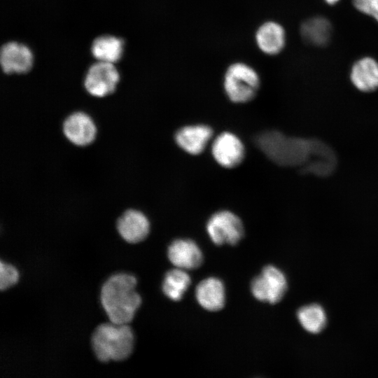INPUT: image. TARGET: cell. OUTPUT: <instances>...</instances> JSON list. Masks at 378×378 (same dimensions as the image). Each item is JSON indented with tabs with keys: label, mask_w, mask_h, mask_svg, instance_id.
Masks as SVG:
<instances>
[{
	"label": "cell",
	"mask_w": 378,
	"mask_h": 378,
	"mask_svg": "<svg viewBox=\"0 0 378 378\" xmlns=\"http://www.w3.org/2000/svg\"><path fill=\"white\" fill-rule=\"evenodd\" d=\"M350 78L353 85L365 92L378 88V62L370 57L356 61L351 69Z\"/></svg>",
	"instance_id": "17"
},
{
	"label": "cell",
	"mask_w": 378,
	"mask_h": 378,
	"mask_svg": "<svg viewBox=\"0 0 378 378\" xmlns=\"http://www.w3.org/2000/svg\"><path fill=\"white\" fill-rule=\"evenodd\" d=\"M62 132L65 137L73 144L85 146L95 139L96 125L87 113L74 112L68 115L63 122Z\"/></svg>",
	"instance_id": "9"
},
{
	"label": "cell",
	"mask_w": 378,
	"mask_h": 378,
	"mask_svg": "<svg viewBox=\"0 0 378 378\" xmlns=\"http://www.w3.org/2000/svg\"><path fill=\"white\" fill-rule=\"evenodd\" d=\"M123 50V41L115 36H102L92 45V53L100 62L113 63L119 60Z\"/></svg>",
	"instance_id": "19"
},
{
	"label": "cell",
	"mask_w": 378,
	"mask_h": 378,
	"mask_svg": "<svg viewBox=\"0 0 378 378\" xmlns=\"http://www.w3.org/2000/svg\"><path fill=\"white\" fill-rule=\"evenodd\" d=\"M167 255L174 265L183 270L195 269L203 260L200 248L190 239H178L172 241L168 248Z\"/></svg>",
	"instance_id": "15"
},
{
	"label": "cell",
	"mask_w": 378,
	"mask_h": 378,
	"mask_svg": "<svg viewBox=\"0 0 378 378\" xmlns=\"http://www.w3.org/2000/svg\"><path fill=\"white\" fill-rule=\"evenodd\" d=\"M298 318L304 329L311 333H318L326 326V315L323 307L312 304L301 307L297 313Z\"/></svg>",
	"instance_id": "21"
},
{
	"label": "cell",
	"mask_w": 378,
	"mask_h": 378,
	"mask_svg": "<svg viewBox=\"0 0 378 378\" xmlns=\"http://www.w3.org/2000/svg\"><path fill=\"white\" fill-rule=\"evenodd\" d=\"M206 231L211 241L217 245H235L244 232L241 219L227 210L214 214L208 220Z\"/></svg>",
	"instance_id": "5"
},
{
	"label": "cell",
	"mask_w": 378,
	"mask_h": 378,
	"mask_svg": "<svg viewBox=\"0 0 378 378\" xmlns=\"http://www.w3.org/2000/svg\"><path fill=\"white\" fill-rule=\"evenodd\" d=\"M0 62L6 74L28 72L33 64V55L30 49L17 42H9L1 47Z\"/></svg>",
	"instance_id": "14"
},
{
	"label": "cell",
	"mask_w": 378,
	"mask_h": 378,
	"mask_svg": "<svg viewBox=\"0 0 378 378\" xmlns=\"http://www.w3.org/2000/svg\"><path fill=\"white\" fill-rule=\"evenodd\" d=\"M332 25L328 20L316 16L305 20L301 25L300 34L304 42L314 46H324L332 36Z\"/></svg>",
	"instance_id": "18"
},
{
	"label": "cell",
	"mask_w": 378,
	"mask_h": 378,
	"mask_svg": "<svg viewBox=\"0 0 378 378\" xmlns=\"http://www.w3.org/2000/svg\"><path fill=\"white\" fill-rule=\"evenodd\" d=\"M19 279L17 269L10 264L1 261L0 263V288L6 290L15 285Z\"/></svg>",
	"instance_id": "22"
},
{
	"label": "cell",
	"mask_w": 378,
	"mask_h": 378,
	"mask_svg": "<svg viewBox=\"0 0 378 378\" xmlns=\"http://www.w3.org/2000/svg\"><path fill=\"white\" fill-rule=\"evenodd\" d=\"M326 2L330 5H333L336 4L339 0H325Z\"/></svg>",
	"instance_id": "24"
},
{
	"label": "cell",
	"mask_w": 378,
	"mask_h": 378,
	"mask_svg": "<svg viewBox=\"0 0 378 378\" xmlns=\"http://www.w3.org/2000/svg\"><path fill=\"white\" fill-rule=\"evenodd\" d=\"M211 153L217 163L225 168H234L244 159L243 143L234 134L224 132L214 140Z\"/></svg>",
	"instance_id": "8"
},
{
	"label": "cell",
	"mask_w": 378,
	"mask_h": 378,
	"mask_svg": "<svg viewBox=\"0 0 378 378\" xmlns=\"http://www.w3.org/2000/svg\"><path fill=\"white\" fill-rule=\"evenodd\" d=\"M136 284V277L127 273L115 274L104 283L101 303L111 322L128 324L133 319L141 303Z\"/></svg>",
	"instance_id": "1"
},
{
	"label": "cell",
	"mask_w": 378,
	"mask_h": 378,
	"mask_svg": "<svg viewBox=\"0 0 378 378\" xmlns=\"http://www.w3.org/2000/svg\"><path fill=\"white\" fill-rule=\"evenodd\" d=\"M119 80V74L113 63L99 62L89 69L84 85L91 95L103 97L113 93Z\"/></svg>",
	"instance_id": "7"
},
{
	"label": "cell",
	"mask_w": 378,
	"mask_h": 378,
	"mask_svg": "<svg viewBox=\"0 0 378 378\" xmlns=\"http://www.w3.org/2000/svg\"><path fill=\"white\" fill-rule=\"evenodd\" d=\"M190 284V277L183 269L168 271L163 279L162 291L172 300H181Z\"/></svg>",
	"instance_id": "20"
},
{
	"label": "cell",
	"mask_w": 378,
	"mask_h": 378,
	"mask_svg": "<svg viewBox=\"0 0 378 378\" xmlns=\"http://www.w3.org/2000/svg\"><path fill=\"white\" fill-rule=\"evenodd\" d=\"M251 288L257 300L274 304L282 299L286 291V278L279 269L267 265L253 279Z\"/></svg>",
	"instance_id": "6"
},
{
	"label": "cell",
	"mask_w": 378,
	"mask_h": 378,
	"mask_svg": "<svg viewBox=\"0 0 378 378\" xmlns=\"http://www.w3.org/2000/svg\"><path fill=\"white\" fill-rule=\"evenodd\" d=\"M223 87L225 94L232 102L247 103L257 95L260 87V77L253 66L237 61L226 68Z\"/></svg>",
	"instance_id": "4"
},
{
	"label": "cell",
	"mask_w": 378,
	"mask_h": 378,
	"mask_svg": "<svg viewBox=\"0 0 378 378\" xmlns=\"http://www.w3.org/2000/svg\"><path fill=\"white\" fill-rule=\"evenodd\" d=\"M92 347L102 362L120 361L129 357L133 351L134 337L128 324L110 321L98 326L91 339Z\"/></svg>",
	"instance_id": "3"
},
{
	"label": "cell",
	"mask_w": 378,
	"mask_h": 378,
	"mask_svg": "<svg viewBox=\"0 0 378 378\" xmlns=\"http://www.w3.org/2000/svg\"><path fill=\"white\" fill-rule=\"evenodd\" d=\"M117 230L127 242L136 244L144 240L150 232V223L146 215L136 209L126 210L118 219Z\"/></svg>",
	"instance_id": "12"
},
{
	"label": "cell",
	"mask_w": 378,
	"mask_h": 378,
	"mask_svg": "<svg viewBox=\"0 0 378 378\" xmlns=\"http://www.w3.org/2000/svg\"><path fill=\"white\" fill-rule=\"evenodd\" d=\"M254 143L269 160L286 167L301 168L307 162L312 148V139L290 136L276 130L258 133Z\"/></svg>",
	"instance_id": "2"
},
{
	"label": "cell",
	"mask_w": 378,
	"mask_h": 378,
	"mask_svg": "<svg viewBox=\"0 0 378 378\" xmlns=\"http://www.w3.org/2000/svg\"><path fill=\"white\" fill-rule=\"evenodd\" d=\"M353 4L358 11L371 16L378 22V0H353Z\"/></svg>",
	"instance_id": "23"
},
{
	"label": "cell",
	"mask_w": 378,
	"mask_h": 378,
	"mask_svg": "<svg viewBox=\"0 0 378 378\" xmlns=\"http://www.w3.org/2000/svg\"><path fill=\"white\" fill-rule=\"evenodd\" d=\"M337 162L336 155L328 145L318 139H312L309 158L300 169L318 176H328L335 171Z\"/></svg>",
	"instance_id": "10"
},
{
	"label": "cell",
	"mask_w": 378,
	"mask_h": 378,
	"mask_svg": "<svg viewBox=\"0 0 378 378\" xmlns=\"http://www.w3.org/2000/svg\"><path fill=\"white\" fill-rule=\"evenodd\" d=\"M254 40L258 50L265 55L274 56L285 47L286 35L284 27L274 20L261 23L255 31Z\"/></svg>",
	"instance_id": "11"
},
{
	"label": "cell",
	"mask_w": 378,
	"mask_h": 378,
	"mask_svg": "<svg viewBox=\"0 0 378 378\" xmlns=\"http://www.w3.org/2000/svg\"><path fill=\"white\" fill-rule=\"evenodd\" d=\"M195 296L198 303L204 309L211 312L220 310L225 301L223 284L215 277L205 279L197 285Z\"/></svg>",
	"instance_id": "16"
},
{
	"label": "cell",
	"mask_w": 378,
	"mask_h": 378,
	"mask_svg": "<svg viewBox=\"0 0 378 378\" xmlns=\"http://www.w3.org/2000/svg\"><path fill=\"white\" fill-rule=\"evenodd\" d=\"M213 130L206 125H190L179 128L174 135L176 144L190 155H199L212 138Z\"/></svg>",
	"instance_id": "13"
}]
</instances>
